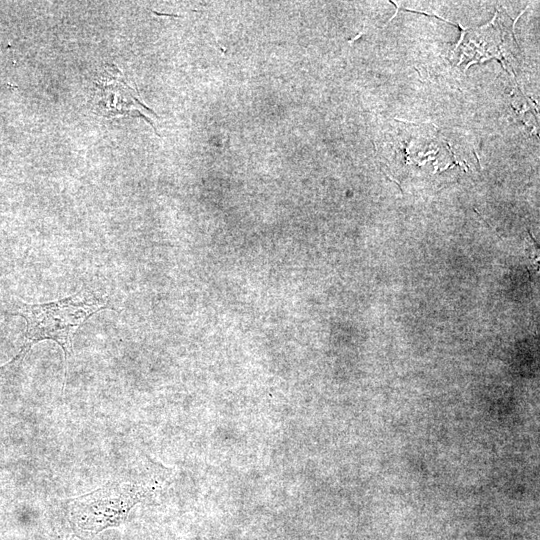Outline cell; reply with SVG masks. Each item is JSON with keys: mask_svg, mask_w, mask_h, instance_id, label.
I'll list each match as a JSON object with an SVG mask.
<instances>
[{"mask_svg": "<svg viewBox=\"0 0 540 540\" xmlns=\"http://www.w3.org/2000/svg\"><path fill=\"white\" fill-rule=\"evenodd\" d=\"M156 485L109 481L101 488L70 501L69 518L76 531L95 535L122 524L130 510L150 496Z\"/></svg>", "mask_w": 540, "mask_h": 540, "instance_id": "obj_2", "label": "cell"}, {"mask_svg": "<svg viewBox=\"0 0 540 540\" xmlns=\"http://www.w3.org/2000/svg\"><path fill=\"white\" fill-rule=\"evenodd\" d=\"M122 75L115 69V67H106V69L98 78L96 83L97 91L95 95L96 102L111 98V100L98 105L101 111L106 115H120V114H136L131 106L134 103L126 101V96H134L131 92L132 89L125 83H123ZM137 104V103H136ZM138 105H143L138 104Z\"/></svg>", "mask_w": 540, "mask_h": 540, "instance_id": "obj_3", "label": "cell"}, {"mask_svg": "<svg viewBox=\"0 0 540 540\" xmlns=\"http://www.w3.org/2000/svg\"><path fill=\"white\" fill-rule=\"evenodd\" d=\"M104 308L106 301L84 290L57 301L21 304L17 314L26 321L25 343L12 360L0 366V375L4 376L19 367L32 345L42 340H52L59 344L67 363L78 328L92 314Z\"/></svg>", "mask_w": 540, "mask_h": 540, "instance_id": "obj_1", "label": "cell"}]
</instances>
